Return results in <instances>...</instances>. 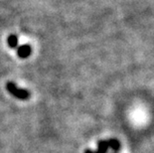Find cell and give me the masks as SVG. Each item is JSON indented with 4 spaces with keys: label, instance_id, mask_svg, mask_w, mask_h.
<instances>
[{
    "label": "cell",
    "instance_id": "3",
    "mask_svg": "<svg viewBox=\"0 0 154 153\" xmlns=\"http://www.w3.org/2000/svg\"><path fill=\"white\" fill-rule=\"evenodd\" d=\"M107 148H109V145H107V141H100L99 142V148H97V151L87 150L86 153H106Z\"/></svg>",
    "mask_w": 154,
    "mask_h": 153
},
{
    "label": "cell",
    "instance_id": "5",
    "mask_svg": "<svg viewBox=\"0 0 154 153\" xmlns=\"http://www.w3.org/2000/svg\"><path fill=\"white\" fill-rule=\"evenodd\" d=\"M107 145H109V147H111L113 149V150H119L120 145H119V142L116 140V139H109V140H107Z\"/></svg>",
    "mask_w": 154,
    "mask_h": 153
},
{
    "label": "cell",
    "instance_id": "2",
    "mask_svg": "<svg viewBox=\"0 0 154 153\" xmlns=\"http://www.w3.org/2000/svg\"><path fill=\"white\" fill-rule=\"evenodd\" d=\"M31 52H32L31 46L30 45H27V44L22 45V46H20L17 49L18 56L20 58H23V59H24V58H27L28 56H30Z\"/></svg>",
    "mask_w": 154,
    "mask_h": 153
},
{
    "label": "cell",
    "instance_id": "4",
    "mask_svg": "<svg viewBox=\"0 0 154 153\" xmlns=\"http://www.w3.org/2000/svg\"><path fill=\"white\" fill-rule=\"evenodd\" d=\"M8 45H9V47L10 48H16L17 47V45H18V38L16 37L15 35H11V36H9L8 37Z\"/></svg>",
    "mask_w": 154,
    "mask_h": 153
},
{
    "label": "cell",
    "instance_id": "1",
    "mask_svg": "<svg viewBox=\"0 0 154 153\" xmlns=\"http://www.w3.org/2000/svg\"><path fill=\"white\" fill-rule=\"evenodd\" d=\"M6 89L13 96L17 97V99L21 100H26L30 97V93L27 90L21 89V87H19L17 84L13 82H8L6 84Z\"/></svg>",
    "mask_w": 154,
    "mask_h": 153
}]
</instances>
